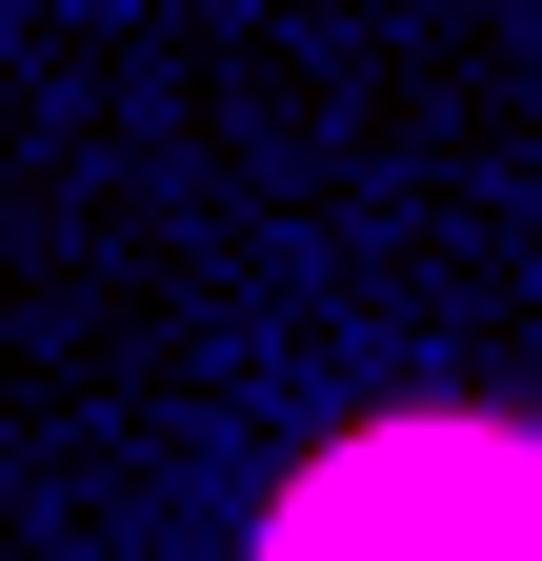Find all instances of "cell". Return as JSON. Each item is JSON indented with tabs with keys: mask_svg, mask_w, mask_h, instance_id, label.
<instances>
[{
	"mask_svg": "<svg viewBox=\"0 0 542 561\" xmlns=\"http://www.w3.org/2000/svg\"><path fill=\"white\" fill-rule=\"evenodd\" d=\"M282 561H542V461L402 421V442H362V461L282 522Z\"/></svg>",
	"mask_w": 542,
	"mask_h": 561,
	"instance_id": "1",
	"label": "cell"
}]
</instances>
